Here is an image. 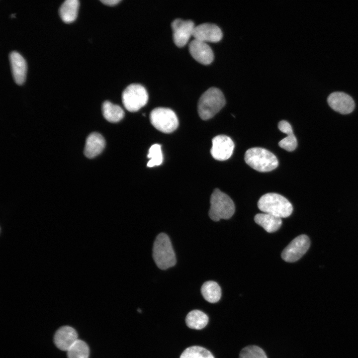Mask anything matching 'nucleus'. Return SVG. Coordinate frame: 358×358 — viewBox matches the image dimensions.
<instances>
[{"label":"nucleus","instance_id":"9","mask_svg":"<svg viewBox=\"0 0 358 358\" xmlns=\"http://www.w3.org/2000/svg\"><path fill=\"white\" fill-rule=\"evenodd\" d=\"M171 26L174 42L179 47H182L186 45L191 36H192L195 27L192 21L184 20L180 18L175 19L172 22Z\"/></svg>","mask_w":358,"mask_h":358},{"label":"nucleus","instance_id":"21","mask_svg":"<svg viewBox=\"0 0 358 358\" xmlns=\"http://www.w3.org/2000/svg\"><path fill=\"white\" fill-rule=\"evenodd\" d=\"M201 293L207 301L212 303L218 302L221 296V288L214 281L205 282L201 287Z\"/></svg>","mask_w":358,"mask_h":358},{"label":"nucleus","instance_id":"8","mask_svg":"<svg viewBox=\"0 0 358 358\" xmlns=\"http://www.w3.org/2000/svg\"><path fill=\"white\" fill-rule=\"evenodd\" d=\"M310 245L309 237L300 235L295 238L282 251L281 258L285 262L292 263L300 259Z\"/></svg>","mask_w":358,"mask_h":358},{"label":"nucleus","instance_id":"23","mask_svg":"<svg viewBox=\"0 0 358 358\" xmlns=\"http://www.w3.org/2000/svg\"><path fill=\"white\" fill-rule=\"evenodd\" d=\"M179 358H214L210 351L202 347L195 346L186 348Z\"/></svg>","mask_w":358,"mask_h":358},{"label":"nucleus","instance_id":"11","mask_svg":"<svg viewBox=\"0 0 358 358\" xmlns=\"http://www.w3.org/2000/svg\"><path fill=\"white\" fill-rule=\"evenodd\" d=\"M327 102L331 108L343 114L351 113L355 106L353 98L349 94L341 91L331 93L327 98Z\"/></svg>","mask_w":358,"mask_h":358},{"label":"nucleus","instance_id":"2","mask_svg":"<svg viewBox=\"0 0 358 358\" xmlns=\"http://www.w3.org/2000/svg\"><path fill=\"white\" fill-rule=\"evenodd\" d=\"M258 206L264 213L281 218L289 216L293 211L292 205L288 199L276 193H268L262 196Z\"/></svg>","mask_w":358,"mask_h":358},{"label":"nucleus","instance_id":"26","mask_svg":"<svg viewBox=\"0 0 358 358\" xmlns=\"http://www.w3.org/2000/svg\"><path fill=\"white\" fill-rule=\"evenodd\" d=\"M286 134L287 136L280 140L278 143V145L281 148L288 152H291L294 151L297 147V139L293 132H289Z\"/></svg>","mask_w":358,"mask_h":358},{"label":"nucleus","instance_id":"24","mask_svg":"<svg viewBox=\"0 0 358 358\" xmlns=\"http://www.w3.org/2000/svg\"><path fill=\"white\" fill-rule=\"evenodd\" d=\"M147 157L150 159L147 163L148 167H153L162 164L163 160V154L160 145L155 144L151 146Z\"/></svg>","mask_w":358,"mask_h":358},{"label":"nucleus","instance_id":"22","mask_svg":"<svg viewBox=\"0 0 358 358\" xmlns=\"http://www.w3.org/2000/svg\"><path fill=\"white\" fill-rule=\"evenodd\" d=\"M89 348L84 341L77 340L68 351V358H88Z\"/></svg>","mask_w":358,"mask_h":358},{"label":"nucleus","instance_id":"7","mask_svg":"<svg viewBox=\"0 0 358 358\" xmlns=\"http://www.w3.org/2000/svg\"><path fill=\"white\" fill-rule=\"evenodd\" d=\"M146 90L139 84H131L126 88L122 94V100L125 108L130 112L139 110L148 102Z\"/></svg>","mask_w":358,"mask_h":358},{"label":"nucleus","instance_id":"10","mask_svg":"<svg viewBox=\"0 0 358 358\" xmlns=\"http://www.w3.org/2000/svg\"><path fill=\"white\" fill-rule=\"evenodd\" d=\"M212 143L210 153L215 160L225 161L232 155L234 143L229 136L225 135H217L212 139Z\"/></svg>","mask_w":358,"mask_h":358},{"label":"nucleus","instance_id":"20","mask_svg":"<svg viewBox=\"0 0 358 358\" xmlns=\"http://www.w3.org/2000/svg\"><path fill=\"white\" fill-rule=\"evenodd\" d=\"M101 109L103 117L110 122H119L124 116V112L121 107L109 101L103 102Z\"/></svg>","mask_w":358,"mask_h":358},{"label":"nucleus","instance_id":"5","mask_svg":"<svg viewBox=\"0 0 358 358\" xmlns=\"http://www.w3.org/2000/svg\"><path fill=\"white\" fill-rule=\"evenodd\" d=\"M210 202L209 216L214 221L229 219L235 212V204L232 199L218 188L213 191Z\"/></svg>","mask_w":358,"mask_h":358},{"label":"nucleus","instance_id":"6","mask_svg":"<svg viewBox=\"0 0 358 358\" xmlns=\"http://www.w3.org/2000/svg\"><path fill=\"white\" fill-rule=\"evenodd\" d=\"M150 121L157 130L165 133H170L178 127L179 120L176 113L171 109L157 107L150 114Z\"/></svg>","mask_w":358,"mask_h":358},{"label":"nucleus","instance_id":"27","mask_svg":"<svg viewBox=\"0 0 358 358\" xmlns=\"http://www.w3.org/2000/svg\"><path fill=\"white\" fill-rule=\"evenodd\" d=\"M120 1V0H100V1L104 4L109 6H113L117 4Z\"/></svg>","mask_w":358,"mask_h":358},{"label":"nucleus","instance_id":"13","mask_svg":"<svg viewBox=\"0 0 358 358\" xmlns=\"http://www.w3.org/2000/svg\"><path fill=\"white\" fill-rule=\"evenodd\" d=\"M188 48L192 57L200 63L208 65L213 60V52L206 42L194 39L189 43Z\"/></svg>","mask_w":358,"mask_h":358},{"label":"nucleus","instance_id":"14","mask_svg":"<svg viewBox=\"0 0 358 358\" xmlns=\"http://www.w3.org/2000/svg\"><path fill=\"white\" fill-rule=\"evenodd\" d=\"M78 340L76 331L70 326H63L56 332L54 342L56 346L62 351H68Z\"/></svg>","mask_w":358,"mask_h":358},{"label":"nucleus","instance_id":"12","mask_svg":"<svg viewBox=\"0 0 358 358\" xmlns=\"http://www.w3.org/2000/svg\"><path fill=\"white\" fill-rule=\"evenodd\" d=\"M192 36L195 39L205 42H216L221 39L222 33L217 25L204 23L195 26Z\"/></svg>","mask_w":358,"mask_h":358},{"label":"nucleus","instance_id":"18","mask_svg":"<svg viewBox=\"0 0 358 358\" xmlns=\"http://www.w3.org/2000/svg\"><path fill=\"white\" fill-rule=\"evenodd\" d=\"M79 6L78 0H66L60 6L59 13L62 20L65 23L73 22L77 16Z\"/></svg>","mask_w":358,"mask_h":358},{"label":"nucleus","instance_id":"1","mask_svg":"<svg viewBox=\"0 0 358 358\" xmlns=\"http://www.w3.org/2000/svg\"><path fill=\"white\" fill-rule=\"evenodd\" d=\"M225 102L221 90L215 87L210 88L199 99L197 109L200 117L203 120L211 118L221 109Z\"/></svg>","mask_w":358,"mask_h":358},{"label":"nucleus","instance_id":"28","mask_svg":"<svg viewBox=\"0 0 358 358\" xmlns=\"http://www.w3.org/2000/svg\"><path fill=\"white\" fill-rule=\"evenodd\" d=\"M14 15H15V14H11L10 15V17H15Z\"/></svg>","mask_w":358,"mask_h":358},{"label":"nucleus","instance_id":"25","mask_svg":"<svg viewBox=\"0 0 358 358\" xmlns=\"http://www.w3.org/2000/svg\"><path fill=\"white\" fill-rule=\"evenodd\" d=\"M239 358H267L264 350L257 346H248L240 353Z\"/></svg>","mask_w":358,"mask_h":358},{"label":"nucleus","instance_id":"3","mask_svg":"<svg viewBox=\"0 0 358 358\" xmlns=\"http://www.w3.org/2000/svg\"><path fill=\"white\" fill-rule=\"evenodd\" d=\"M153 258L161 269H166L176 265L175 253L167 234L162 233L156 237L153 248Z\"/></svg>","mask_w":358,"mask_h":358},{"label":"nucleus","instance_id":"4","mask_svg":"<svg viewBox=\"0 0 358 358\" xmlns=\"http://www.w3.org/2000/svg\"><path fill=\"white\" fill-rule=\"evenodd\" d=\"M245 162L260 172H268L275 169L278 165L276 156L268 150L259 147L251 148L246 152Z\"/></svg>","mask_w":358,"mask_h":358},{"label":"nucleus","instance_id":"16","mask_svg":"<svg viewBox=\"0 0 358 358\" xmlns=\"http://www.w3.org/2000/svg\"><path fill=\"white\" fill-rule=\"evenodd\" d=\"M105 145V140L101 134L91 133L86 139L84 154L88 158H93L101 153Z\"/></svg>","mask_w":358,"mask_h":358},{"label":"nucleus","instance_id":"19","mask_svg":"<svg viewBox=\"0 0 358 358\" xmlns=\"http://www.w3.org/2000/svg\"><path fill=\"white\" fill-rule=\"evenodd\" d=\"M208 322L207 315L199 310L190 311L185 318L187 326L192 329L200 330L204 328Z\"/></svg>","mask_w":358,"mask_h":358},{"label":"nucleus","instance_id":"17","mask_svg":"<svg viewBox=\"0 0 358 358\" xmlns=\"http://www.w3.org/2000/svg\"><path fill=\"white\" fill-rule=\"evenodd\" d=\"M254 220L268 233L276 231L282 225L281 218L266 213L257 214Z\"/></svg>","mask_w":358,"mask_h":358},{"label":"nucleus","instance_id":"15","mask_svg":"<svg viewBox=\"0 0 358 358\" xmlns=\"http://www.w3.org/2000/svg\"><path fill=\"white\" fill-rule=\"evenodd\" d=\"M9 59L13 80L16 84L21 85L25 79L27 69L26 62L16 51L9 53Z\"/></svg>","mask_w":358,"mask_h":358}]
</instances>
